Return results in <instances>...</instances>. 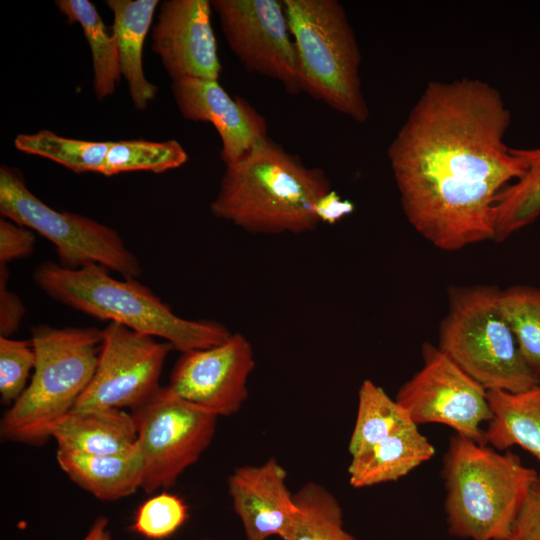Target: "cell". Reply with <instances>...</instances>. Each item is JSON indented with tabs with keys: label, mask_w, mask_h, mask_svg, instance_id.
Returning a JSON list of instances; mask_svg holds the SVG:
<instances>
[{
	"label": "cell",
	"mask_w": 540,
	"mask_h": 540,
	"mask_svg": "<svg viewBox=\"0 0 540 540\" xmlns=\"http://www.w3.org/2000/svg\"><path fill=\"white\" fill-rule=\"evenodd\" d=\"M511 113L480 79L427 84L387 157L410 225L444 251L493 240L499 194L525 165L505 142Z\"/></svg>",
	"instance_id": "obj_1"
},
{
	"label": "cell",
	"mask_w": 540,
	"mask_h": 540,
	"mask_svg": "<svg viewBox=\"0 0 540 540\" xmlns=\"http://www.w3.org/2000/svg\"><path fill=\"white\" fill-rule=\"evenodd\" d=\"M331 189L321 168L268 136L226 165L210 211L250 233L300 234L320 224L315 206Z\"/></svg>",
	"instance_id": "obj_2"
},
{
	"label": "cell",
	"mask_w": 540,
	"mask_h": 540,
	"mask_svg": "<svg viewBox=\"0 0 540 540\" xmlns=\"http://www.w3.org/2000/svg\"><path fill=\"white\" fill-rule=\"evenodd\" d=\"M33 280L55 301L99 320L170 343L181 353L225 341L231 332L211 320H189L176 315L148 287L136 279L118 280L103 266L68 269L53 261L39 264Z\"/></svg>",
	"instance_id": "obj_3"
},
{
	"label": "cell",
	"mask_w": 540,
	"mask_h": 540,
	"mask_svg": "<svg viewBox=\"0 0 540 540\" xmlns=\"http://www.w3.org/2000/svg\"><path fill=\"white\" fill-rule=\"evenodd\" d=\"M538 475L511 451L503 453L455 433L442 469L449 533L470 540H507Z\"/></svg>",
	"instance_id": "obj_4"
},
{
	"label": "cell",
	"mask_w": 540,
	"mask_h": 540,
	"mask_svg": "<svg viewBox=\"0 0 540 540\" xmlns=\"http://www.w3.org/2000/svg\"><path fill=\"white\" fill-rule=\"evenodd\" d=\"M35 351L32 378L0 423L5 441L42 445L89 386L98 363L103 329L31 327Z\"/></svg>",
	"instance_id": "obj_5"
},
{
	"label": "cell",
	"mask_w": 540,
	"mask_h": 540,
	"mask_svg": "<svg viewBox=\"0 0 540 540\" xmlns=\"http://www.w3.org/2000/svg\"><path fill=\"white\" fill-rule=\"evenodd\" d=\"M295 46L300 91L355 122L370 115L360 77L361 51L337 0H283Z\"/></svg>",
	"instance_id": "obj_6"
},
{
	"label": "cell",
	"mask_w": 540,
	"mask_h": 540,
	"mask_svg": "<svg viewBox=\"0 0 540 540\" xmlns=\"http://www.w3.org/2000/svg\"><path fill=\"white\" fill-rule=\"evenodd\" d=\"M495 286L452 287L438 348L485 390L520 392L540 383L524 362Z\"/></svg>",
	"instance_id": "obj_7"
},
{
	"label": "cell",
	"mask_w": 540,
	"mask_h": 540,
	"mask_svg": "<svg viewBox=\"0 0 540 540\" xmlns=\"http://www.w3.org/2000/svg\"><path fill=\"white\" fill-rule=\"evenodd\" d=\"M0 213L49 240L65 268L97 264L127 279L142 274L139 259L116 230L86 216L49 207L29 190L17 169L6 165L0 168Z\"/></svg>",
	"instance_id": "obj_8"
},
{
	"label": "cell",
	"mask_w": 540,
	"mask_h": 540,
	"mask_svg": "<svg viewBox=\"0 0 540 540\" xmlns=\"http://www.w3.org/2000/svg\"><path fill=\"white\" fill-rule=\"evenodd\" d=\"M143 461L141 489L153 493L173 486L213 440L217 418L160 386L132 410Z\"/></svg>",
	"instance_id": "obj_9"
},
{
	"label": "cell",
	"mask_w": 540,
	"mask_h": 540,
	"mask_svg": "<svg viewBox=\"0 0 540 540\" xmlns=\"http://www.w3.org/2000/svg\"><path fill=\"white\" fill-rule=\"evenodd\" d=\"M422 367L398 390L395 400L416 424L449 426L456 434L484 443L492 418L487 390L437 346L422 345Z\"/></svg>",
	"instance_id": "obj_10"
},
{
	"label": "cell",
	"mask_w": 540,
	"mask_h": 540,
	"mask_svg": "<svg viewBox=\"0 0 540 540\" xmlns=\"http://www.w3.org/2000/svg\"><path fill=\"white\" fill-rule=\"evenodd\" d=\"M173 349L166 341L109 322L94 376L73 409H135L160 387L163 365Z\"/></svg>",
	"instance_id": "obj_11"
},
{
	"label": "cell",
	"mask_w": 540,
	"mask_h": 540,
	"mask_svg": "<svg viewBox=\"0 0 540 540\" xmlns=\"http://www.w3.org/2000/svg\"><path fill=\"white\" fill-rule=\"evenodd\" d=\"M226 42L244 68L300 91L297 57L283 0H212Z\"/></svg>",
	"instance_id": "obj_12"
},
{
	"label": "cell",
	"mask_w": 540,
	"mask_h": 540,
	"mask_svg": "<svg viewBox=\"0 0 540 540\" xmlns=\"http://www.w3.org/2000/svg\"><path fill=\"white\" fill-rule=\"evenodd\" d=\"M254 351L241 333L220 344L182 353L168 387L180 398L216 416L238 412L248 397Z\"/></svg>",
	"instance_id": "obj_13"
},
{
	"label": "cell",
	"mask_w": 540,
	"mask_h": 540,
	"mask_svg": "<svg viewBox=\"0 0 540 540\" xmlns=\"http://www.w3.org/2000/svg\"><path fill=\"white\" fill-rule=\"evenodd\" d=\"M152 28V50L172 79L218 80L222 65L209 0H166Z\"/></svg>",
	"instance_id": "obj_14"
},
{
	"label": "cell",
	"mask_w": 540,
	"mask_h": 540,
	"mask_svg": "<svg viewBox=\"0 0 540 540\" xmlns=\"http://www.w3.org/2000/svg\"><path fill=\"white\" fill-rule=\"evenodd\" d=\"M172 94L181 115L211 123L221 140L225 166L268 137L266 119L246 99L231 97L218 80L184 78L172 81Z\"/></svg>",
	"instance_id": "obj_15"
},
{
	"label": "cell",
	"mask_w": 540,
	"mask_h": 540,
	"mask_svg": "<svg viewBox=\"0 0 540 540\" xmlns=\"http://www.w3.org/2000/svg\"><path fill=\"white\" fill-rule=\"evenodd\" d=\"M227 483L246 540L282 539L287 534L296 505L287 486V471L275 458L236 468Z\"/></svg>",
	"instance_id": "obj_16"
},
{
	"label": "cell",
	"mask_w": 540,
	"mask_h": 540,
	"mask_svg": "<svg viewBox=\"0 0 540 540\" xmlns=\"http://www.w3.org/2000/svg\"><path fill=\"white\" fill-rule=\"evenodd\" d=\"M57 449L91 455H121L137 446L132 414L123 409H72L50 430Z\"/></svg>",
	"instance_id": "obj_17"
},
{
	"label": "cell",
	"mask_w": 540,
	"mask_h": 540,
	"mask_svg": "<svg viewBox=\"0 0 540 540\" xmlns=\"http://www.w3.org/2000/svg\"><path fill=\"white\" fill-rule=\"evenodd\" d=\"M105 3L113 13L112 32L118 45L121 74L128 84L134 107L144 110L158 91L145 77L142 54L159 1L107 0Z\"/></svg>",
	"instance_id": "obj_18"
},
{
	"label": "cell",
	"mask_w": 540,
	"mask_h": 540,
	"mask_svg": "<svg viewBox=\"0 0 540 540\" xmlns=\"http://www.w3.org/2000/svg\"><path fill=\"white\" fill-rule=\"evenodd\" d=\"M56 459L71 481L100 500H118L141 489L143 461L138 445L121 455L57 449Z\"/></svg>",
	"instance_id": "obj_19"
},
{
	"label": "cell",
	"mask_w": 540,
	"mask_h": 540,
	"mask_svg": "<svg viewBox=\"0 0 540 540\" xmlns=\"http://www.w3.org/2000/svg\"><path fill=\"white\" fill-rule=\"evenodd\" d=\"M434 455V446L418 425L411 424L351 458L349 483L354 488H363L397 481Z\"/></svg>",
	"instance_id": "obj_20"
},
{
	"label": "cell",
	"mask_w": 540,
	"mask_h": 540,
	"mask_svg": "<svg viewBox=\"0 0 540 540\" xmlns=\"http://www.w3.org/2000/svg\"><path fill=\"white\" fill-rule=\"evenodd\" d=\"M492 418L484 444L498 450L520 446L540 461V383L520 391H487Z\"/></svg>",
	"instance_id": "obj_21"
},
{
	"label": "cell",
	"mask_w": 540,
	"mask_h": 540,
	"mask_svg": "<svg viewBox=\"0 0 540 540\" xmlns=\"http://www.w3.org/2000/svg\"><path fill=\"white\" fill-rule=\"evenodd\" d=\"M55 5L70 23H78L89 45L93 65V90L98 100L115 92L121 74L116 37L109 32L93 3L57 0Z\"/></svg>",
	"instance_id": "obj_22"
},
{
	"label": "cell",
	"mask_w": 540,
	"mask_h": 540,
	"mask_svg": "<svg viewBox=\"0 0 540 540\" xmlns=\"http://www.w3.org/2000/svg\"><path fill=\"white\" fill-rule=\"evenodd\" d=\"M525 165L523 176L498 196L494 241L502 242L540 217V145L514 148Z\"/></svg>",
	"instance_id": "obj_23"
},
{
	"label": "cell",
	"mask_w": 540,
	"mask_h": 540,
	"mask_svg": "<svg viewBox=\"0 0 540 540\" xmlns=\"http://www.w3.org/2000/svg\"><path fill=\"white\" fill-rule=\"evenodd\" d=\"M411 424L415 423L395 398L373 381L364 380L358 391L356 420L348 444L351 458Z\"/></svg>",
	"instance_id": "obj_24"
},
{
	"label": "cell",
	"mask_w": 540,
	"mask_h": 540,
	"mask_svg": "<svg viewBox=\"0 0 540 540\" xmlns=\"http://www.w3.org/2000/svg\"><path fill=\"white\" fill-rule=\"evenodd\" d=\"M293 498L295 517L281 540H356L345 530L341 505L327 488L308 482Z\"/></svg>",
	"instance_id": "obj_25"
},
{
	"label": "cell",
	"mask_w": 540,
	"mask_h": 540,
	"mask_svg": "<svg viewBox=\"0 0 540 540\" xmlns=\"http://www.w3.org/2000/svg\"><path fill=\"white\" fill-rule=\"evenodd\" d=\"M112 141H90L63 137L50 130L19 134L17 150L54 161L74 173H101Z\"/></svg>",
	"instance_id": "obj_26"
},
{
	"label": "cell",
	"mask_w": 540,
	"mask_h": 540,
	"mask_svg": "<svg viewBox=\"0 0 540 540\" xmlns=\"http://www.w3.org/2000/svg\"><path fill=\"white\" fill-rule=\"evenodd\" d=\"M500 305L524 362L540 382V288L508 287L500 291Z\"/></svg>",
	"instance_id": "obj_27"
},
{
	"label": "cell",
	"mask_w": 540,
	"mask_h": 540,
	"mask_svg": "<svg viewBox=\"0 0 540 540\" xmlns=\"http://www.w3.org/2000/svg\"><path fill=\"white\" fill-rule=\"evenodd\" d=\"M187 160V152L176 140L112 141L100 174L112 176L132 171L163 173L182 166Z\"/></svg>",
	"instance_id": "obj_28"
},
{
	"label": "cell",
	"mask_w": 540,
	"mask_h": 540,
	"mask_svg": "<svg viewBox=\"0 0 540 540\" xmlns=\"http://www.w3.org/2000/svg\"><path fill=\"white\" fill-rule=\"evenodd\" d=\"M188 518L185 501L176 494L163 491L138 507L130 530L149 540H164L174 535Z\"/></svg>",
	"instance_id": "obj_29"
},
{
	"label": "cell",
	"mask_w": 540,
	"mask_h": 540,
	"mask_svg": "<svg viewBox=\"0 0 540 540\" xmlns=\"http://www.w3.org/2000/svg\"><path fill=\"white\" fill-rule=\"evenodd\" d=\"M35 361L31 339L0 337V395L3 404H13L25 391Z\"/></svg>",
	"instance_id": "obj_30"
},
{
	"label": "cell",
	"mask_w": 540,
	"mask_h": 540,
	"mask_svg": "<svg viewBox=\"0 0 540 540\" xmlns=\"http://www.w3.org/2000/svg\"><path fill=\"white\" fill-rule=\"evenodd\" d=\"M35 235L31 229L14 221L2 218L0 220V263L25 258L33 254Z\"/></svg>",
	"instance_id": "obj_31"
},
{
	"label": "cell",
	"mask_w": 540,
	"mask_h": 540,
	"mask_svg": "<svg viewBox=\"0 0 540 540\" xmlns=\"http://www.w3.org/2000/svg\"><path fill=\"white\" fill-rule=\"evenodd\" d=\"M507 540H540V474L515 518Z\"/></svg>",
	"instance_id": "obj_32"
},
{
	"label": "cell",
	"mask_w": 540,
	"mask_h": 540,
	"mask_svg": "<svg viewBox=\"0 0 540 540\" xmlns=\"http://www.w3.org/2000/svg\"><path fill=\"white\" fill-rule=\"evenodd\" d=\"M9 270L0 263V337H11L19 329L25 306L18 295L7 286Z\"/></svg>",
	"instance_id": "obj_33"
},
{
	"label": "cell",
	"mask_w": 540,
	"mask_h": 540,
	"mask_svg": "<svg viewBox=\"0 0 540 540\" xmlns=\"http://www.w3.org/2000/svg\"><path fill=\"white\" fill-rule=\"evenodd\" d=\"M355 205L347 199H343L335 190L331 189L322 196L316 206L315 214L321 223L334 225L344 217L352 214Z\"/></svg>",
	"instance_id": "obj_34"
},
{
	"label": "cell",
	"mask_w": 540,
	"mask_h": 540,
	"mask_svg": "<svg viewBox=\"0 0 540 540\" xmlns=\"http://www.w3.org/2000/svg\"><path fill=\"white\" fill-rule=\"evenodd\" d=\"M108 525L109 521L106 517L96 518L82 540H112Z\"/></svg>",
	"instance_id": "obj_35"
},
{
	"label": "cell",
	"mask_w": 540,
	"mask_h": 540,
	"mask_svg": "<svg viewBox=\"0 0 540 540\" xmlns=\"http://www.w3.org/2000/svg\"><path fill=\"white\" fill-rule=\"evenodd\" d=\"M203 540H213V539L205 538V539H203Z\"/></svg>",
	"instance_id": "obj_36"
}]
</instances>
